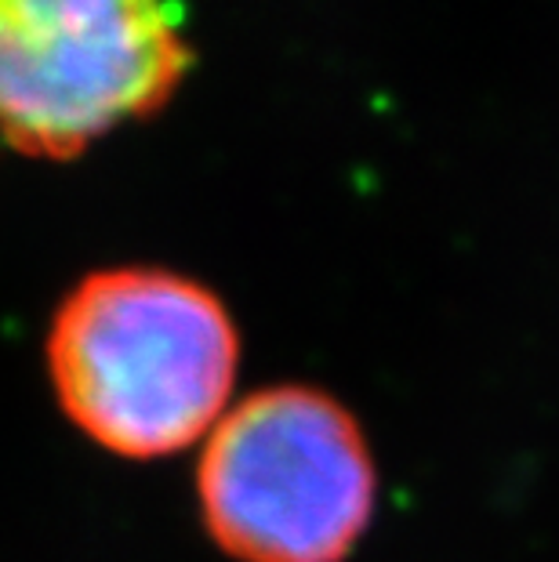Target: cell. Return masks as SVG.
Wrapping results in <instances>:
<instances>
[{"mask_svg":"<svg viewBox=\"0 0 559 562\" xmlns=\"http://www.w3.org/2000/svg\"><path fill=\"white\" fill-rule=\"evenodd\" d=\"M47 378L66 417L121 458H168L219 425L241 334L204 283L116 266L80 280L47 327Z\"/></svg>","mask_w":559,"mask_h":562,"instance_id":"cell-1","label":"cell"},{"mask_svg":"<svg viewBox=\"0 0 559 562\" xmlns=\"http://www.w3.org/2000/svg\"><path fill=\"white\" fill-rule=\"evenodd\" d=\"M374 458L345 406L309 385L251 392L208 432L197 497L241 562H342L374 512Z\"/></svg>","mask_w":559,"mask_h":562,"instance_id":"cell-2","label":"cell"},{"mask_svg":"<svg viewBox=\"0 0 559 562\" xmlns=\"http://www.w3.org/2000/svg\"><path fill=\"white\" fill-rule=\"evenodd\" d=\"M189 63L175 0H0V142L74 160L160 113Z\"/></svg>","mask_w":559,"mask_h":562,"instance_id":"cell-3","label":"cell"}]
</instances>
